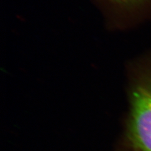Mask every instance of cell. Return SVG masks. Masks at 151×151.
<instances>
[{"mask_svg": "<svg viewBox=\"0 0 151 151\" xmlns=\"http://www.w3.org/2000/svg\"><path fill=\"white\" fill-rule=\"evenodd\" d=\"M130 135L139 151H151V79L137 87L132 96Z\"/></svg>", "mask_w": 151, "mask_h": 151, "instance_id": "1", "label": "cell"}]
</instances>
